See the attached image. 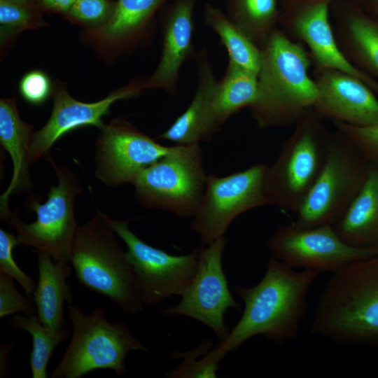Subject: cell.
<instances>
[{"instance_id":"6da1fadb","label":"cell","mask_w":378,"mask_h":378,"mask_svg":"<svg viewBox=\"0 0 378 378\" xmlns=\"http://www.w3.org/2000/svg\"><path fill=\"white\" fill-rule=\"evenodd\" d=\"M320 274L312 270L296 271L271 256L258 284L250 288L234 286L244 304L243 314L209 356L220 362L256 335L279 344L295 339L306 314L307 293Z\"/></svg>"},{"instance_id":"7a4b0ae2","label":"cell","mask_w":378,"mask_h":378,"mask_svg":"<svg viewBox=\"0 0 378 378\" xmlns=\"http://www.w3.org/2000/svg\"><path fill=\"white\" fill-rule=\"evenodd\" d=\"M304 48L277 27L260 48L257 97L250 108L259 129L295 125L312 108L317 89Z\"/></svg>"},{"instance_id":"3957f363","label":"cell","mask_w":378,"mask_h":378,"mask_svg":"<svg viewBox=\"0 0 378 378\" xmlns=\"http://www.w3.org/2000/svg\"><path fill=\"white\" fill-rule=\"evenodd\" d=\"M311 331L341 344L378 348V255L332 273L319 295Z\"/></svg>"},{"instance_id":"277c9868","label":"cell","mask_w":378,"mask_h":378,"mask_svg":"<svg viewBox=\"0 0 378 378\" xmlns=\"http://www.w3.org/2000/svg\"><path fill=\"white\" fill-rule=\"evenodd\" d=\"M114 234L108 216L98 210L79 225L70 263L81 284L108 298L124 312L135 314L143 303L126 251Z\"/></svg>"},{"instance_id":"5b68a950","label":"cell","mask_w":378,"mask_h":378,"mask_svg":"<svg viewBox=\"0 0 378 378\" xmlns=\"http://www.w3.org/2000/svg\"><path fill=\"white\" fill-rule=\"evenodd\" d=\"M309 108L294 125L276 160L267 165L265 192L267 205L295 214L319 176L332 132Z\"/></svg>"},{"instance_id":"8992f818","label":"cell","mask_w":378,"mask_h":378,"mask_svg":"<svg viewBox=\"0 0 378 378\" xmlns=\"http://www.w3.org/2000/svg\"><path fill=\"white\" fill-rule=\"evenodd\" d=\"M73 332L61 360L50 372L51 378H80L101 369L125 372V360L132 351L150 352L122 321L109 322L101 307L89 314L67 304Z\"/></svg>"},{"instance_id":"52a82bcc","label":"cell","mask_w":378,"mask_h":378,"mask_svg":"<svg viewBox=\"0 0 378 378\" xmlns=\"http://www.w3.org/2000/svg\"><path fill=\"white\" fill-rule=\"evenodd\" d=\"M370 164L342 132H332L324 166L295 214L302 226L334 225L363 186Z\"/></svg>"},{"instance_id":"ba28073f","label":"cell","mask_w":378,"mask_h":378,"mask_svg":"<svg viewBox=\"0 0 378 378\" xmlns=\"http://www.w3.org/2000/svg\"><path fill=\"white\" fill-rule=\"evenodd\" d=\"M206 177L200 144L175 145L145 168L132 184L143 206L192 218L203 197Z\"/></svg>"},{"instance_id":"9c48e42d","label":"cell","mask_w":378,"mask_h":378,"mask_svg":"<svg viewBox=\"0 0 378 378\" xmlns=\"http://www.w3.org/2000/svg\"><path fill=\"white\" fill-rule=\"evenodd\" d=\"M47 159L55 171L58 183L50 188L43 204L31 202L30 209L36 213V220L26 223L18 214L11 212L4 219L16 230L20 245L44 252L55 262L70 263L79 227L75 217L74 202L80 188L76 175L70 169L57 166L50 156Z\"/></svg>"},{"instance_id":"30bf717a","label":"cell","mask_w":378,"mask_h":378,"mask_svg":"<svg viewBox=\"0 0 378 378\" xmlns=\"http://www.w3.org/2000/svg\"><path fill=\"white\" fill-rule=\"evenodd\" d=\"M267 165L255 164L225 176L209 174L203 197L190 227L208 245L224 237L241 214L267 205L265 176Z\"/></svg>"},{"instance_id":"8fae6325","label":"cell","mask_w":378,"mask_h":378,"mask_svg":"<svg viewBox=\"0 0 378 378\" xmlns=\"http://www.w3.org/2000/svg\"><path fill=\"white\" fill-rule=\"evenodd\" d=\"M115 233L127 246L139 298L145 305H155L173 295L181 296L192 281L197 267L199 248L174 255L142 241L129 227L131 220L108 216Z\"/></svg>"},{"instance_id":"7c38bea8","label":"cell","mask_w":378,"mask_h":378,"mask_svg":"<svg viewBox=\"0 0 378 378\" xmlns=\"http://www.w3.org/2000/svg\"><path fill=\"white\" fill-rule=\"evenodd\" d=\"M271 256L288 266L319 272H335L357 260L378 255V248H363L344 242L332 225L280 226L267 244Z\"/></svg>"},{"instance_id":"4fadbf2b","label":"cell","mask_w":378,"mask_h":378,"mask_svg":"<svg viewBox=\"0 0 378 378\" xmlns=\"http://www.w3.org/2000/svg\"><path fill=\"white\" fill-rule=\"evenodd\" d=\"M279 28L308 48L314 69L343 71L361 80L378 96V81L354 66L343 55L330 23L334 0H279Z\"/></svg>"},{"instance_id":"5bb4252c","label":"cell","mask_w":378,"mask_h":378,"mask_svg":"<svg viewBox=\"0 0 378 378\" xmlns=\"http://www.w3.org/2000/svg\"><path fill=\"white\" fill-rule=\"evenodd\" d=\"M227 238L222 237L213 243L199 248L195 276L175 306L163 309L166 316H184L207 326L223 340L229 330L224 317L230 309L240 306L233 298L223 270L222 258Z\"/></svg>"},{"instance_id":"9a60e30c","label":"cell","mask_w":378,"mask_h":378,"mask_svg":"<svg viewBox=\"0 0 378 378\" xmlns=\"http://www.w3.org/2000/svg\"><path fill=\"white\" fill-rule=\"evenodd\" d=\"M100 130L95 174L111 187L132 184L145 168L172 148L157 143L123 118L113 119Z\"/></svg>"},{"instance_id":"2e32d148","label":"cell","mask_w":378,"mask_h":378,"mask_svg":"<svg viewBox=\"0 0 378 378\" xmlns=\"http://www.w3.org/2000/svg\"><path fill=\"white\" fill-rule=\"evenodd\" d=\"M145 79L146 77L135 78L105 98L92 103L78 101L69 94L63 85L57 83L52 94V113L46 124L33 134L31 139L30 164L42 157L48 158L56 141L69 132L88 125L102 130L106 125L102 122V118L109 113L112 104L118 100L138 96L145 90Z\"/></svg>"},{"instance_id":"e0dca14e","label":"cell","mask_w":378,"mask_h":378,"mask_svg":"<svg viewBox=\"0 0 378 378\" xmlns=\"http://www.w3.org/2000/svg\"><path fill=\"white\" fill-rule=\"evenodd\" d=\"M171 0H116L111 18L102 27L85 29L82 38L99 55L114 60L153 41L156 14Z\"/></svg>"},{"instance_id":"ac0fdd59","label":"cell","mask_w":378,"mask_h":378,"mask_svg":"<svg viewBox=\"0 0 378 378\" xmlns=\"http://www.w3.org/2000/svg\"><path fill=\"white\" fill-rule=\"evenodd\" d=\"M197 2L171 0L160 10L161 53L153 73L146 77L145 90H162L171 95L178 92L183 65L197 56L193 44Z\"/></svg>"},{"instance_id":"d6986e66","label":"cell","mask_w":378,"mask_h":378,"mask_svg":"<svg viewBox=\"0 0 378 378\" xmlns=\"http://www.w3.org/2000/svg\"><path fill=\"white\" fill-rule=\"evenodd\" d=\"M317 97L312 106L321 118L349 125H378V97L361 80L341 71L314 69Z\"/></svg>"},{"instance_id":"ffe728a7","label":"cell","mask_w":378,"mask_h":378,"mask_svg":"<svg viewBox=\"0 0 378 378\" xmlns=\"http://www.w3.org/2000/svg\"><path fill=\"white\" fill-rule=\"evenodd\" d=\"M332 26L345 57L357 69L378 81V17L354 0H334Z\"/></svg>"},{"instance_id":"44dd1931","label":"cell","mask_w":378,"mask_h":378,"mask_svg":"<svg viewBox=\"0 0 378 378\" xmlns=\"http://www.w3.org/2000/svg\"><path fill=\"white\" fill-rule=\"evenodd\" d=\"M195 59L197 83L192 99L159 139L190 145L209 139L217 132L213 122V101L218 80L205 47L200 50Z\"/></svg>"},{"instance_id":"7402d4cb","label":"cell","mask_w":378,"mask_h":378,"mask_svg":"<svg viewBox=\"0 0 378 378\" xmlns=\"http://www.w3.org/2000/svg\"><path fill=\"white\" fill-rule=\"evenodd\" d=\"M33 126L23 121L18 113L15 97L0 100V142L10 155L13 176L8 188L1 196V217L10 211L8 200L14 192L31 188L29 174V150Z\"/></svg>"},{"instance_id":"603a6c76","label":"cell","mask_w":378,"mask_h":378,"mask_svg":"<svg viewBox=\"0 0 378 378\" xmlns=\"http://www.w3.org/2000/svg\"><path fill=\"white\" fill-rule=\"evenodd\" d=\"M333 227L352 246L378 248L377 167L370 164L363 186Z\"/></svg>"},{"instance_id":"cb8c5ba5","label":"cell","mask_w":378,"mask_h":378,"mask_svg":"<svg viewBox=\"0 0 378 378\" xmlns=\"http://www.w3.org/2000/svg\"><path fill=\"white\" fill-rule=\"evenodd\" d=\"M38 280L33 293L36 315L40 321L53 330L63 329L64 304H71L73 295L66 283L72 269L70 263L55 262L44 252L37 251Z\"/></svg>"},{"instance_id":"d4e9b609","label":"cell","mask_w":378,"mask_h":378,"mask_svg":"<svg viewBox=\"0 0 378 378\" xmlns=\"http://www.w3.org/2000/svg\"><path fill=\"white\" fill-rule=\"evenodd\" d=\"M257 93L258 74L228 60L213 101V122L216 131L232 115L244 108H251L256 100Z\"/></svg>"},{"instance_id":"484cf974","label":"cell","mask_w":378,"mask_h":378,"mask_svg":"<svg viewBox=\"0 0 378 378\" xmlns=\"http://www.w3.org/2000/svg\"><path fill=\"white\" fill-rule=\"evenodd\" d=\"M227 18L260 49L279 27V0H224Z\"/></svg>"},{"instance_id":"4316f807","label":"cell","mask_w":378,"mask_h":378,"mask_svg":"<svg viewBox=\"0 0 378 378\" xmlns=\"http://www.w3.org/2000/svg\"><path fill=\"white\" fill-rule=\"evenodd\" d=\"M205 24L218 36L226 49L229 61L258 74L260 49L252 42L218 6L207 3L204 6Z\"/></svg>"},{"instance_id":"83f0119b","label":"cell","mask_w":378,"mask_h":378,"mask_svg":"<svg viewBox=\"0 0 378 378\" xmlns=\"http://www.w3.org/2000/svg\"><path fill=\"white\" fill-rule=\"evenodd\" d=\"M13 328L29 332L32 338L30 368L33 378H46L47 367L55 349L69 335V329L53 330L44 326L36 314L15 315L8 322Z\"/></svg>"},{"instance_id":"f1b7e54d","label":"cell","mask_w":378,"mask_h":378,"mask_svg":"<svg viewBox=\"0 0 378 378\" xmlns=\"http://www.w3.org/2000/svg\"><path fill=\"white\" fill-rule=\"evenodd\" d=\"M43 13L36 1L0 0L1 48L24 31L47 26Z\"/></svg>"},{"instance_id":"f546056e","label":"cell","mask_w":378,"mask_h":378,"mask_svg":"<svg viewBox=\"0 0 378 378\" xmlns=\"http://www.w3.org/2000/svg\"><path fill=\"white\" fill-rule=\"evenodd\" d=\"M212 347L211 341H204L200 346L189 352H172L171 357L179 358L183 361L176 368L166 372L164 377L170 378L216 377L219 363L207 359L206 354Z\"/></svg>"},{"instance_id":"4dcf8cb0","label":"cell","mask_w":378,"mask_h":378,"mask_svg":"<svg viewBox=\"0 0 378 378\" xmlns=\"http://www.w3.org/2000/svg\"><path fill=\"white\" fill-rule=\"evenodd\" d=\"M115 6V0H76L64 18L85 29H94L111 18Z\"/></svg>"},{"instance_id":"1f68e13d","label":"cell","mask_w":378,"mask_h":378,"mask_svg":"<svg viewBox=\"0 0 378 378\" xmlns=\"http://www.w3.org/2000/svg\"><path fill=\"white\" fill-rule=\"evenodd\" d=\"M17 245H19L17 236L0 229V273L12 277L29 296L33 294L36 283L16 264L13 250Z\"/></svg>"},{"instance_id":"d6a6232c","label":"cell","mask_w":378,"mask_h":378,"mask_svg":"<svg viewBox=\"0 0 378 378\" xmlns=\"http://www.w3.org/2000/svg\"><path fill=\"white\" fill-rule=\"evenodd\" d=\"M333 122L337 130L358 148L370 164L378 167V125L360 127L338 121Z\"/></svg>"},{"instance_id":"836d02e7","label":"cell","mask_w":378,"mask_h":378,"mask_svg":"<svg viewBox=\"0 0 378 378\" xmlns=\"http://www.w3.org/2000/svg\"><path fill=\"white\" fill-rule=\"evenodd\" d=\"M13 279L0 273V318L17 313L36 314L34 301L24 296L15 287Z\"/></svg>"},{"instance_id":"e575fe53","label":"cell","mask_w":378,"mask_h":378,"mask_svg":"<svg viewBox=\"0 0 378 378\" xmlns=\"http://www.w3.org/2000/svg\"><path fill=\"white\" fill-rule=\"evenodd\" d=\"M53 88L49 76L38 69L25 74L19 83L21 96L33 105H41L46 102L52 96Z\"/></svg>"},{"instance_id":"d590c367","label":"cell","mask_w":378,"mask_h":378,"mask_svg":"<svg viewBox=\"0 0 378 378\" xmlns=\"http://www.w3.org/2000/svg\"><path fill=\"white\" fill-rule=\"evenodd\" d=\"M76 0H36L37 4L45 12L66 15Z\"/></svg>"},{"instance_id":"8d00e7d4","label":"cell","mask_w":378,"mask_h":378,"mask_svg":"<svg viewBox=\"0 0 378 378\" xmlns=\"http://www.w3.org/2000/svg\"><path fill=\"white\" fill-rule=\"evenodd\" d=\"M366 12L378 17V0H354Z\"/></svg>"},{"instance_id":"74e56055","label":"cell","mask_w":378,"mask_h":378,"mask_svg":"<svg viewBox=\"0 0 378 378\" xmlns=\"http://www.w3.org/2000/svg\"><path fill=\"white\" fill-rule=\"evenodd\" d=\"M13 1H36V0H13Z\"/></svg>"}]
</instances>
